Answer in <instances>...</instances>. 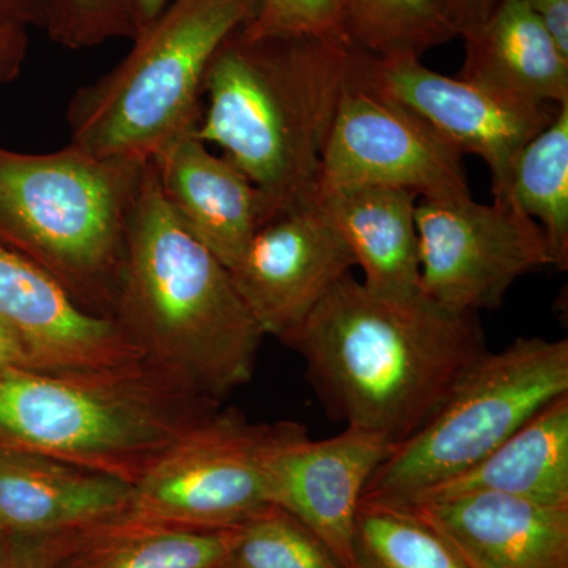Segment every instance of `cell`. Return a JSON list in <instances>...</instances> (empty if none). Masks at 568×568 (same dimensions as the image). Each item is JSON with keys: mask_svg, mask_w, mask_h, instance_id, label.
Wrapping results in <instances>:
<instances>
[{"mask_svg": "<svg viewBox=\"0 0 568 568\" xmlns=\"http://www.w3.org/2000/svg\"><path fill=\"white\" fill-rule=\"evenodd\" d=\"M194 133L171 142L151 162L175 219L231 268L267 222V205L237 166Z\"/></svg>", "mask_w": 568, "mask_h": 568, "instance_id": "e0dca14e", "label": "cell"}, {"mask_svg": "<svg viewBox=\"0 0 568 568\" xmlns=\"http://www.w3.org/2000/svg\"><path fill=\"white\" fill-rule=\"evenodd\" d=\"M132 485L32 452L0 448V528L11 537L89 532L125 518Z\"/></svg>", "mask_w": 568, "mask_h": 568, "instance_id": "2e32d148", "label": "cell"}, {"mask_svg": "<svg viewBox=\"0 0 568 568\" xmlns=\"http://www.w3.org/2000/svg\"><path fill=\"white\" fill-rule=\"evenodd\" d=\"M145 164L70 144L39 155L0 149V245L54 276L89 312L111 316Z\"/></svg>", "mask_w": 568, "mask_h": 568, "instance_id": "5b68a950", "label": "cell"}, {"mask_svg": "<svg viewBox=\"0 0 568 568\" xmlns=\"http://www.w3.org/2000/svg\"><path fill=\"white\" fill-rule=\"evenodd\" d=\"M0 13L17 18L24 24L41 26V0H0Z\"/></svg>", "mask_w": 568, "mask_h": 568, "instance_id": "d6a6232c", "label": "cell"}, {"mask_svg": "<svg viewBox=\"0 0 568 568\" xmlns=\"http://www.w3.org/2000/svg\"><path fill=\"white\" fill-rule=\"evenodd\" d=\"M437 3L454 22L459 36L484 20L491 10V0H437Z\"/></svg>", "mask_w": 568, "mask_h": 568, "instance_id": "4dcf8cb0", "label": "cell"}, {"mask_svg": "<svg viewBox=\"0 0 568 568\" xmlns=\"http://www.w3.org/2000/svg\"><path fill=\"white\" fill-rule=\"evenodd\" d=\"M315 196L364 271L366 290L387 297L420 293L416 194L362 185L315 190Z\"/></svg>", "mask_w": 568, "mask_h": 568, "instance_id": "ac0fdd59", "label": "cell"}, {"mask_svg": "<svg viewBox=\"0 0 568 568\" xmlns=\"http://www.w3.org/2000/svg\"><path fill=\"white\" fill-rule=\"evenodd\" d=\"M61 567H62V566H61ZM61 567H59V568H61Z\"/></svg>", "mask_w": 568, "mask_h": 568, "instance_id": "d590c367", "label": "cell"}, {"mask_svg": "<svg viewBox=\"0 0 568 568\" xmlns=\"http://www.w3.org/2000/svg\"><path fill=\"white\" fill-rule=\"evenodd\" d=\"M149 364L222 405L252 379L263 332L222 264L175 219L149 160L134 200L114 305Z\"/></svg>", "mask_w": 568, "mask_h": 568, "instance_id": "7a4b0ae2", "label": "cell"}, {"mask_svg": "<svg viewBox=\"0 0 568 568\" xmlns=\"http://www.w3.org/2000/svg\"><path fill=\"white\" fill-rule=\"evenodd\" d=\"M462 78L530 103H568V54L521 0H500L462 33Z\"/></svg>", "mask_w": 568, "mask_h": 568, "instance_id": "d6986e66", "label": "cell"}, {"mask_svg": "<svg viewBox=\"0 0 568 568\" xmlns=\"http://www.w3.org/2000/svg\"><path fill=\"white\" fill-rule=\"evenodd\" d=\"M544 231L552 267H568V103L523 145L497 193Z\"/></svg>", "mask_w": 568, "mask_h": 568, "instance_id": "7402d4cb", "label": "cell"}, {"mask_svg": "<svg viewBox=\"0 0 568 568\" xmlns=\"http://www.w3.org/2000/svg\"><path fill=\"white\" fill-rule=\"evenodd\" d=\"M467 568H568V507L474 493L406 504Z\"/></svg>", "mask_w": 568, "mask_h": 568, "instance_id": "9a60e30c", "label": "cell"}, {"mask_svg": "<svg viewBox=\"0 0 568 568\" xmlns=\"http://www.w3.org/2000/svg\"><path fill=\"white\" fill-rule=\"evenodd\" d=\"M395 447L387 437L351 426L323 440L301 433L272 459V506L320 537L343 567L355 568L362 497Z\"/></svg>", "mask_w": 568, "mask_h": 568, "instance_id": "4fadbf2b", "label": "cell"}, {"mask_svg": "<svg viewBox=\"0 0 568 568\" xmlns=\"http://www.w3.org/2000/svg\"><path fill=\"white\" fill-rule=\"evenodd\" d=\"M0 321L20 338L32 368L95 372L145 361L114 317L89 312L54 276L3 245Z\"/></svg>", "mask_w": 568, "mask_h": 568, "instance_id": "5bb4252c", "label": "cell"}, {"mask_svg": "<svg viewBox=\"0 0 568 568\" xmlns=\"http://www.w3.org/2000/svg\"><path fill=\"white\" fill-rule=\"evenodd\" d=\"M6 536L2 528H0V568H3V564H6L7 548H6Z\"/></svg>", "mask_w": 568, "mask_h": 568, "instance_id": "e575fe53", "label": "cell"}, {"mask_svg": "<svg viewBox=\"0 0 568 568\" xmlns=\"http://www.w3.org/2000/svg\"><path fill=\"white\" fill-rule=\"evenodd\" d=\"M10 368H32V365L20 338L0 321V372Z\"/></svg>", "mask_w": 568, "mask_h": 568, "instance_id": "1f68e13d", "label": "cell"}, {"mask_svg": "<svg viewBox=\"0 0 568 568\" xmlns=\"http://www.w3.org/2000/svg\"><path fill=\"white\" fill-rule=\"evenodd\" d=\"M260 0H173L133 37L114 69L78 89L67 106L70 145L102 159L149 162L196 132L204 82L224 41Z\"/></svg>", "mask_w": 568, "mask_h": 568, "instance_id": "8992f818", "label": "cell"}, {"mask_svg": "<svg viewBox=\"0 0 568 568\" xmlns=\"http://www.w3.org/2000/svg\"><path fill=\"white\" fill-rule=\"evenodd\" d=\"M41 28L69 50L136 36L133 0H41Z\"/></svg>", "mask_w": 568, "mask_h": 568, "instance_id": "484cf974", "label": "cell"}, {"mask_svg": "<svg viewBox=\"0 0 568 568\" xmlns=\"http://www.w3.org/2000/svg\"><path fill=\"white\" fill-rule=\"evenodd\" d=\"M355 260L315 193L254 233L231 278L264 336L293 346L306 320Z\"/></svg>", "mask_w": 568, "mask_h": 568, "instance_id": "7c38bea8", "label": "cell"}, {"mask_svg": "<svg viewBox=\"0 0 568 568\" xmlns=\"http://www.w3.org/2000/svg\"><path fill=\"white\" fill-rule=\"evenodd\" d=\"M353 51L347 39H250L241 29L213 58L194 134L253 182L268 220L315 193Z\"/></svg>", "mask_w": 568, "mask_h": 568, "instance_id": "3957f363", "label": "cell"}, {"mask_svg": "<svg viewBox=\"0 0 568 568\" xmlns=\"http://www.w3.org/2000/svg\"><path fill=\"white\" fill-rule=\"evenodd\" d=\"M239 528L196 529L122 518L89 530L61 568H231Z\"/></svg>", "mask_w": 568, "mask_h": 568, "instance_id": "44dd1931", "label": "cell"}, {"mask_svg": "<svg viewBox=\"0 0 568 568\" xmlns=\"http://www.w3.org/2000/svg\"><path fill=\"white\" fill-rule=\"evenodd\" d=\"M355 552L357 567L467 568L439 534L396 504H361Z\"/></svg>", "mask_w": 568, "mask_h": 568, "instance_id": "cb8c5ba5", "label": "cell"}, {"mask_svg": "<svg viewBox=\"0 0 568 568\" xmlns=\"http://www.w3.org/2000/svg\"><path fill=\"white\" fill-rule=\"evenodd\" d=\"M420 290L450 312L497 308L517 280L552 265L544 231L506 200H422Z\"/></svg>", "mask_w": 568, "mask_h": 568, "instance_id": "9c48e42d", "label": "cell"}, {"mask_svg": "<svg viewBox=\"0 0 568 568\" xmlns=\"http://www.w3.org/2000/svg\"><path fill=\"white\" fill-rule=\"evenodd\" d=\"M474 493H497L544 506L568 507V394L538 409L477 465L429 489L414 503Z\"/></svg>", "mask_w": 568, "mask_h": 568, "instance_id": "ffe728a7", "label": "cell"}, {"mask_svg": "<svg viewBox=\"0 0 568 568\" xmlns=\"http://www.w3.org/2000/svg\"><path fill=\"white\" fill-rule=\"evenodd\" d=\"M24 22L0 13V80L13 77L28 48Z\"/></svg>", "mask_w": 568, "mask_h": 568, "instance_id": "f1b7e54d", "label": "cell"}, {"mask_svg": "<svg viewBox=\"0 0 568 568\" xmlns=\"http://www.w3.org/2000/svg\"><path fill=\"white\" fill-rule=\"evenodd\" d=\"M351 81L416 114L463 155L480 156L493 193L526 142L551 123L559 108L530 103L487 85L429 70L414 54L375 55L354 47Z\"/></svg>", "mask_w": 568, "mask_h": 568, "instance_id": "30bf717a", "label": "cell"}, {"mask_svg": "<svg viewBox=\"0 0 568 568\" xmlns=\"http://www.w3.org/2000/svg\"><path fill=\"white\" fill-rule=\"evenodd\" d=\"M345 32L368 54L418 58L459 36L437 0H346Z\"/></svg>", "mask_w": 568, "mask_h": 568, "instance_id": "603a6c76", "label": "cell"}, {"mask_svg": "<svg viewBox=\"0 0 568 568\" xmlns=\"http://www.w3.org/2000/svg\"><path fill=\"white\" fill-rule=\"evenodd\" d=\"M568 394V342L518 338L481 354L435 416L398 444L362 503L405 506L465 473L547 403Z\"/></svg>", "mask_w": 568, "mask_h": 568, "instance_id": "52a82bcc", "label": "cell"}, {"mask_svg": "<svg viewBox=\"0 0 568 568\" xmlns=\"http://www.w3.org/2000/svg\"><path fill=\"white\" fill-rule=\"evenodd\" d=\"M328 416L387 437L416 435L470 365L487 353L476 315L424 293L387 297L346 275L293 343Z\"/></svg>", "mask_w": 568, "mask_h": 568, "instance_id": "6da1fadb", "label": "cell"}, {"mask_svg": "<svg viewBox=\"0 0 568 568\" xmlns=\"http://www.w3.org/2000/svg\"><path fill=\"white\" fill-rule=\"evenodd\" d=\"M353 62V61H351ZM463 153L416 114L347 81L321 156L316 190L377 185L420 200L469 197Z\"/></svg>", "mask_w": 568, "mask_h": 568, "instance_id": "8fae6325", "label": "cell"}, {"mask_svg": "<svg viewBox=\"0 0 568 568\" xmlns=\"http://www.w3.org/2000/svg\"><path fill=\"white\" fill-rule=\"evenodd\" d=\"M568 54V0H521Z\"/></svg>", "mask_w": 568, "mask_h": 568, "instance_id": "f546056e", "label": "cell"}, {"mask_svg": "<svg viewBox=\"0 0 568 568\" xmlns=\"http://www.w3.org/2000/svg\"><path fill=\"white\" fill-rule=\"evenodd\" d=\"M346 0H260L242 28L250 39H347Z\"/></svg>", "mask_w": 568, "mask_h": 568, "instance_id": "4316f807", "label": "cell"}, {"mask_svg": "<svg viewBox=\"0 0 568 568\" xmlns=\"http://www.w3.org/2000/svg\"><path fill=\"white\" fill-rule=\"evenodd\" d=\"M306 432L216 410L160 455L132 485L125 518L196 529L241 528L272 506L276 452Z\"/></svg>", "mask_w": 568, "mask_h": 568, "instance_id": "ba28073f", "label": "cell"}, {"mask_svg": "<svg viewBox=\"0 0 568 568\" xmlns=\"http://www.w3.org/2000/svg\"><path fill=\"white\" fill-rule=\"evenodd\" d=\"M85 532L13 537L3 568H59L80 547Z\"/></svg>", "mask_w": 568, "mask_h": 568, "instance_id": "83f0119b", "label": "cell"}, {"mask_svg": "<svg viewBox=\"0 0 568 568\" xmlns=\"http://www.w3.org/2000/svg\"><path fill=\"white\" fill-rule=\"evenodd\" d=\"M231 568H345L320 537L282 507L239 528Z\"/></svg>", "mask_w": 568, "mask_h": 568, "instance_id": "d4e9b609", "label": "cell"}, {"mask_svg": "<svg viewBox=\"0 0 568 568\" xmlns=\"http://www.w3.org/2000/svg\"><path fill=\"white\" fill-rule=\"evenodd\" d=\"M173 0H133L134 20L136 32L155 20Z\"/></svg>", "mask_w": 568, "mask_h": 568, "instance_id": "836d02e7", "label": "cell"}, {"mask_svg": "<svg viewBox=\"0 0 568 568\" xmlns=\"http://www.w3.org/2000/svg\"><path fill=\"white\" fill-rule=\"evenodd\" d=\"M220 405L148 361L95 372H0V448L32 452L133 485Z\"/></svg>", "mask_w": 568, "mask_h": 568, "instance_id": "277c9868", "label": "cell"}]
</instances>
